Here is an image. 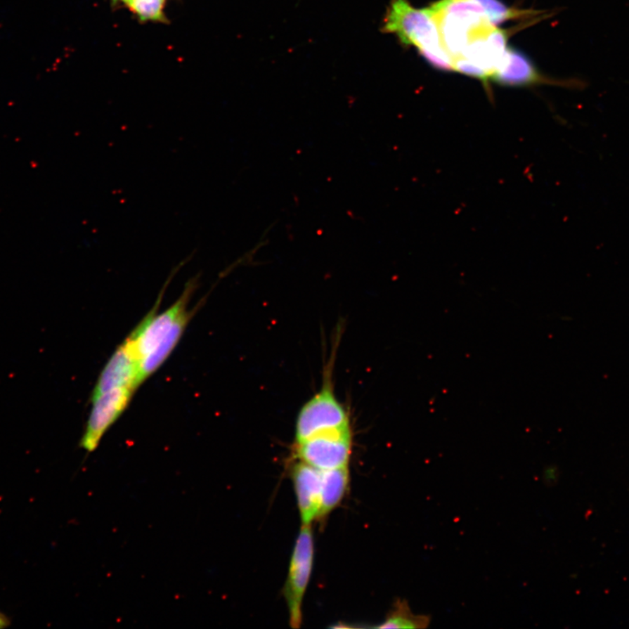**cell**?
<instances>
[{
    "mask_svg": "<svg viewBox=\"0 0 629 629\" xmlns=\"http://www.w3.org/2000/svg\"><path fill=\"white\" fill-rule=\"evenodd\" d=\"M167 0H128L126 6L141 21H165L164 13Z\"/></svg>",
    "mask_w": 629,
    "mask_h": 629,
    "instance_id": "12",
    "label": "cell"
},
{
    "mask_svg": "<svg viewBox=\"0 0 629 629\" xmlns=\"http://www.w3.org/2000/svg\"><path fill=\"white\" fill-rule=\"evenodd\" d=\"M127 1H128V0H113L114 4H117V3H119V2L126 4V2H127Z\"/></svg>",
    "mask_w": 629,
    "mask_h": 629,
    "instance_id": "16",
    "label": "cell"
},
{
    "mask_svg": "<svg viewBox=\"0 0 629 629\" xmlns=\"http://www.w3.org/2000/svg\"><path fill=\"white\" fill-rule=\"evenodd\" d=\"M136 389L120 387L92 400V409L80 446L89 453L96 450L100 440L127 408Z\"/></svg>",
    "mask_w": 629,
    "mask_h": 629,
    "instance_id": "6",
    "label": "cell"
},
{
    "mask_svg": "<svg viewBox=\"0 0 629 629\" xmlns=\"http://www.w3.org/2000/svg\"><path fill=\"white\" fill-rule=\"evenodd\" d=\"M195 280L190 281L179 299L160 315L157 314L158 304L160 303V300H158L156 307L129 335V339L135 348L140 363L167 339L179 319L190 313L188 305L195 289Z\"/></svg>",
    "mask_w": 629,
    "mask_h": 629,
    "instance_id": "4",
    "label": "cell"
},
{
    "mask_svg": "<svg viewBox=\"0 0 629 629\" xmlns=\"http://www.w3.org/2000/svg\"><path fill=\"white\" fill-rule=\"evenodd\" d=\"M349 466L321 472V507L318 519L328 515L342 502L349 486Z\"/></svg>",
    "mask_w": 629,
    "mask_h": 629,
    "instance_id": "10",
    "label": "cell"
},
{
    "mask_svg": "<svg viewBox=\"0 0 629 629\" xmlns=\"http://www.w3.org/2000/svg\"><path fill=\"white\" fill-rule=\"evenodd\" d=\"M352 448L351 429L328 431L296 443L299 461L325 472L349 466Z\"/></svg>",
    "mask_w": 629,
    "mask_h": 629,
    "instance_id": "5",
    "label": "cell"
},
{
    "mask_svg": "<svg viewBox=\"0 0 629 629\" xmlns=\"http://www.w3.org/2000/svg\"><path fill=\"white\" fill-rule=\"evenodd\" d=\"M140 361L131 339L127 337L111 356L103 370L91 395V401L113 389L134 387L138 389Z\"/></svg>",
    "mask_w": 629,
    "mask_h": 629,
    "instance_id": "7",
    "label": "cell"
},
{
    "mask_svg": "<svg viewBox=\"0 0 629 629\" xmlns=\"http://www.w3.org/2000/svg\"><path fill=\"white\" fill-rule=\"evenodd\" d=\"M332 368L328 365L323 387L308 401L298 413L294 440L303 441L328 431L351 429V420L344 406L334 391Z\"/></svg>",
    "mask_w": 629,
    "mask_h": 629,
    "instance_id": "2",
    "label": "cell"
},
{
    "mask_svg": "<svg viewBox=\"0 0 629 629\" xmlns=\"http://www.w3.org/2000/svg\"><path fill=\"white\" fill-rule=\"evenodd\" d=\"M382 28L387 34L396 35L402 44L415 46L434 67L454 70L451 56L440 45V32L429 8L416 9L408 0H393Z\"/></svg>",
    "mask_w": 629,
    "mask_h": 629,
    "instance_id": "1",
    "label": "cell"
},
{
    "mask_svg": "<svg viewBox=\"0 0 629 629\" xmlns=\"http://www.w3.org/2000/svg\"><path fill=\"white\" fill-rule=\"evenodd\" d=\"M292 478L301 524L309 526L318 519L321 507V472L303 462L293 467Z\"/></svg>",
    "mask_w": 629,
    "mask_h": 629,
    "instance_id": "8",
    "label": "cell"
},
{
    "mask_svg": "<svg viewBox=\"0 0 629 629\" xmlns=\"http://www.w3.org/2000/svg\"><path fill=\"white\" fill-rule=\"evenodd\" d=\"M479 3L486 15L487 19L493 25L505 22L517 16V12L507 6L500 0H474Z\"/></svg>",
    "mask_w": 629,
    "mask_h": 629,
    "instance_id": "13",
    "label": "cell"
},
{
    "mask_svg": "<svg viewBox=\"0 0 629 629\" xmlns=\"http://www.w3.org/2000/svg\"><path fill=\"white\" fill-rule=\"evenodd\" d=\"M430 623V617L413 614L405 600H398L379 628H425Z\"/></svg>",
    "mask_w": 629,
    "mask_h": 629,
    "instance_id": "11",
    "label": "cell"
},
{
    "mask_svg": "<svg viewBox=\"0 0 629 629\" xmlns=\"http://www.w3.org/2000/svg\"><path fill=\"white\" fill-rule=\"evenodd\" d=\"M11 621L8 616H6V614L0 613V628L9 627Z\"/></svg>",
    "mask_w": 629,
    "mask_h": 629,
    "instance_id": "15",
    "label": "cell"
},
{
    "mask_svg": "<svg viewBox=\"0 0 629 629\" xmlns=\"http://www.w3.org/2000/svg\"><path fill=\"white\" fill-rule=\"evenodd\" d=\"M314 562V539L311 524L303 526L297 538L287 573L284 596L289 609L290 623L299 628L303 621V600Z\"/></svg>",
    "mask_w": 629,
    "mask_h": 629,
    "instance_id": "3",
    "label": "cell"
},
{
    "mask_svg": "<svg viewBox=\"0 0 629 629\" xmlns=\"http://www.w3.org/2000/svg\"><path fill=\"white\" fill-rule=\"evenodd\" d=\"M453 68H454L455 71L460 72V73L479 79V80L484 82V84H487V82L490 79V75L488 74L486 71H484L483 68L478 67L477 65L469 62V60L465 58L456 60L455 63H453Z\"/></svg>",
    "mask_w": 629,
    "mask_h": 629,
    "instance_id": "14",
    "label": "cell"
},
{
    "mask_svg": "<svg viewBox=\"0 0 629 629\" xmlns=\"http://www.w3.org/2000/svg\"><path fill=\"white\" fill-rule=\"evenodd\" d=\"M490 79L495 84L509 87H523L542 82L531 60L513 48H506L500 64Z\"/></svg>",
    "mask_w": 629,
    "mask_h": 629,
    "instance_id": "9",
    "label": "cell"
}]
</instances>
